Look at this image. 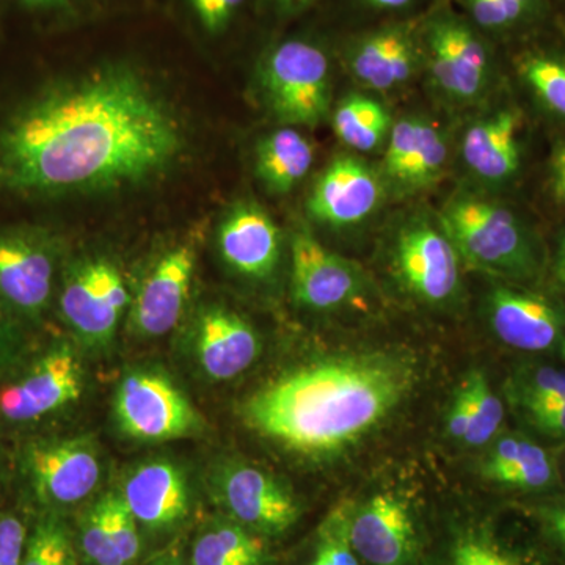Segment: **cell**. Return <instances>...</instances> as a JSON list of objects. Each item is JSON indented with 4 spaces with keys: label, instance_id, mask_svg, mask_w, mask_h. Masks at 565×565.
Returning a JSON list of instances; mask_svg holds the SVG:
<instances>
[{
    "label": "cell",
    "instance_id": "10",
    "mask_svg": "<svg viewBox=\"0 0 565 565\" xmlns=\"http://www.w3.org/2000/svg\"><path fill=\"white\" fill-rule=\"evenodd\" d=\"M490 329L501 343L523 352L556 353L565 360V316L544 296L497 285L486 297Z\"/></svg>",
    "mask_w": 565,
    "mask_h": 565
},
{
    "label": "cell",
    "instance_id": "13",
    "mask_svg": "<svg viewBox=\"0 0 565 565\" xmlns=\"http://www.w3.org/2000/svg\"><path fill=\"white\" fill-rule=\"evenodd\" d=\"M348 539L363 563L407 565L415 550V525L408 505L396 493L382 492L359 508H349Z\"/></svg>",
    "mask_w": 565,
    "mask_h": 565
},
{
    "label": "cell",
    "instance_id": "3",
    "mask_svg": "<svg viewBox=\"0 0 565 565\" xmlns=\"http://www.w3.org/2000/svg\"><path fill=\"white\" fill-rule=\"evenodd\" d=\"M438 218L460 258L475 269L511 281H530L539 274L533 234L504 204L460 191L445 203Z\"/></svg>",
    "mask_w": 565,
    "mask_h": 565
},
{
    "label": "cell",
    "instance_id": "30",
    "mask_svg": "<svg viewBox=\"0 0 565 565\" xmlns=\"http://www.w3.org/2000/svg\"><path fill=\"white\" fill-rule=\"evenodd\" d=\"M463 388L470 397L471 423L463 445L482 448L492 444L504 422V405L482 371L475 370L465 375Z\"/></svg>",
    "mask_w": 565,
    "mask_h": 565
},
{
    "label": "cell",
    "instance_id": "23",
    "mask_svg": "<svg viewBox=\"0 0 565 565\" xmlns=\"http://www.w3.org/2000/svg\"><path fill=\"white\" fill-rule=\"evenodd\" d=\"M122 500L137 522L172 526L188 514V489L180 471L167 462L143 465L126 482Z\"/></svg>",
    "mask_w": 565,
    "mask_h": 565
},
{
    "label": "cell",
    "instance_id": "39",
    "mask_svg": "<svg viewBox=\"0 0 565 565\" xmlns=\"http://www.w3.org/2000/svg\"><path fill=\"white\" fill-rule=\"evenodd\" d=\"M470 397H468L467 390L460 384L455 394V399H452L451 407H449L448 415H446V433H448L452 440L463 445L468 430H470Z\"/></svg>",
    "mask_w": 565,
    "mask_h": 565
},
{
    "label": "cell",
    "instance_id": "38",
    "mask_svg": "<svg viewBox=\"0 0 565 565\" xmlns=\"http://www.w3.org/2000/svg\"><path fill=\"white\" fill-rule=\"evenodd\" d=\"M523 415L539 433L553 438L565 437V397L552 403L523 408Z\"/></svg>",
    "mask_w": 565,
    "mask_h": 565
},
{
    "label": "cell",
    "instance_id": "19",
    "mask_svg": "<svg viewBox=\"0 0 565 565\" xmlns=\"http://www.w3.org/2000/svg\"><path fill=\"white\" fill-rule=\"evenodd\" d=\"M193 266L195 252L188 244L173 248L156 264L134 308V322L140 332L161 337L177 326L188 300Z\"/></svg>",
    "mask_w": 565,
    "mask_h": 565
},
{
    "label": "cell",
    "instance_id": "4",
    "mask_svg": "<svg viewBox=\"0 0 565 565\" xmlns=\"http://www.w3.org/2000/svg\"><path fill=\"white\" fill-rule=\"evenodd\" d=\"M264 99L282 125L316 128L332 115V57L319 41L275 43L259 66Z\"/></svg>",
    "mask_w": 565,
    "mask_h": 565
},
{
    "label": "cell",
    "instance_id": "41",
    "mask_svg": "<svg viewBox=\"0 0 565 565\" xmlns=\"http://www.w3.org/2000/svg\"><path fill=\"white\" fill-rule=\"evenodd\" d=\"M95 0H21L22 6L36 13L74 14Z\"/></svg>",
    "mask_w": 565,
    "mask_h": 565
},
{
    "label": "cell",
    "instance_id": "28",
    "mask_svg": "<svg viewBox=\"0 0 565 565\" xmlns=\"http://www.w3.org/2000/svg\"><path fill=\"white\" fill-rule=\"evenodd\" d=\"M266 546L262 537L241 525L211 527L196 539L192 565H263Z\"/></svg>",
    "mask_w": 565,
    "mask_h": 565
},
{
    "label": "cell",
    "instance_id": "16",
    "mask_svg": "<svg viewBox=\"0 0 565 565\" xmlns=\"http://www.w3.org/2000/svg\"><path fill=\"white\" fill-rule=\"evenodd\" d=\"M82 370L68 349L47 353L20 382L0 394V415L13 423L35 422L79 399Z\"/></svg>",
    "mask_w": 565,
    "mask_h": 565
},
{
    "label": "cell",
    "instance_id": "14",
    "mask_svg": "<svg viewBox=\"0 0 565 565\" xmlns=\"http://www.w3.org/2000/svg\"><path fill=\"white\" fill-rule=\"evenodd\" d=\"M129 302L120 273L106 262L79 267L62 294V311L70 326L84 338L103 341L114 333Z\"/></svg>",
    "mask_w": 565,
    "mask_h": 565
},
{
    "label": "cell",
    "instance_id": "5",
    "mask_svg": "<svg viewBox=\"0 0 565 565\" xmlns=\"http://www.w3.org/2000/svg\"><path fill=\"white\" fill-rule=\"evenodd\" d=\"M424 66L445 99L457 106L481 102L492 79L493 61L482 32L465 14L440 6L424 17Z\"/></svg>",
    "mask_w": 565,
    "mask_h": 565
},
{
    "label": "cell",
    "instance_id": "8",
    "mask_svg": "<svg viewBox=\"0 0 565 565\" xmlns=\"http://www.w3.org/2000/svg\"><path fill=\"white\" fill-rule=\"evenodd\" d=\"M291 262L294 299L310 310L340 311L359 302L367 291L363 270L323 247L308 230L292 234Z\"/></svg>",
    "mask_w": 565,
    "mask_h": 565
},
{
    "label": "cell",
    "instance_id": "12",
    "mask_svg": "<svg viewBox=\"0 0 565 565\" xmlns=\"http://www.w3.org/2000/svg\"><path fill=\"white\" fill-rule=\"evenodd\" d=\"M117 415L125 433L141 440H170L196 424L191 404L166 379L134 374L118 388Z\"/></svg>",
    "mask_w": 565,
    "mask_h": 565
},
{
    "label": "cell",
    "instance_id": "2",
    "mask_svg": "<svg viewBox=\"0 0 565 565\" xmlns=\"http://www.w3.org/2000/svg\"><path fill=\"white\" fill-rule=\"evenodd\" d=\"M415 377L414 362L396 353L337 356L264 386L244 416L256 433L300 455H337L381 426Z\"/></svg>",
    "mask_w": 565,
    "mask_h": 565
},
{
    "label": "cell",
    "instance_id": "46",
    "mask_svg": "<svg viewBox=\"0 0 565 565\" xmlns=\"http://www.w3.org/2000/svg\"><path fill=\"white\" fill-rule=\"evenodd\" d=\"M158 565H184V564L178 563V561H167V563H161Z\"/></svg>",
    "mask_w": 565,
    "mask_h": 565
},
{
    "label": "cell",
    "instance_id": "11",
    "mask_svg": "<svg viewBox=\"0 0 565 565\" xmlns=\"http://www.w3.org/2000/svg\"><path fill=\"white\" fill-rule=\"evenodd\" d=\"M386 196L381 173L355 154L330 161L308 196L315 221L332 228H352L373 217Z\"/></svg>",
    "mask_w": 565,
    "mask_h": 565
},
{
    "label": "cell",
    "instance_id": "1",
    "mask_svg": "<svg viewBox=\"0 0 565 565\" xmlns=\"http://www.w3.org/2000/svg\"><path fill=\"white\" fill-rule=\"evenodd\" d=\"M173 111L129 66L41 93L0 131V188L31 195L140 184L180 158Z\"/></svg>",
    "mask_w": 565,
    "mask_h": 565
},
{
    "label": "cell",
    "instance_id": "20",
    "mask_svg": "<svg viewBox=\"0 0 565 565\" xmlns=\"http://www.w3.org/2000/svg\"><path fill=\"white\" fill-rule=\"evenodd\" d=\"M54 259L50 248L24 233L0 234V297L35 313L51 296Z\"/></svg>",
    "mask_w": 565,
    "mask_h": 565
},
{
    "label": "cell",
    "instance_id": "25",
    "mask_svg": "<svg viewBox=\"0 0 565 565\" xmlns=\"http://www.w3.org/2000/svg\"><path fill=\"white\" fill-rule=\"evenodd\" d=\"M481 473L497 484L541 490L556 481V467L542 446L519 434L503 435L490 444Z\"/></svg>",
    "mask_w": 565,
    "mask_h": 565
},
{
    "label": "cell",
    "instance_id": "31",
    "mask_svg": "<svg viewBox=\"0 0 565 565\" xmlns=\"http://www.w3.org/2000/svg\"><path fill=\"white\" fill-rule=\"evenodd\" d=\"M516 68L539 102L565 118V58L552 52H526L519 58Z\"/></svg>",
    "mask_w": 565,
    "mask_h": 565
},
{
    "label": "cell",
    "instance_id": "33",
    "mask_svg": "<svg viewBox=\"0 0 565 565\" xmlns=\"http://www.w3.org/2000/svg\"><path fill=\"white\" fill-rule=\"evenodd\" d=\"M22 565H77L65 526L55 520L41 522L28 541Z\"/></svg>",
    "mask_w": 565,
    "mask_h": 565
},
{
    "label": "cell",
    "instance_id": "9",
    "mask_svg": "<svg viewBox=\"0 0 565 565\" xmlns=\"http://www.w3.org/2000/svg\"><path fill=\"white\" fill-rule=\"evenodd\" d=\"M449 147L437 125L422 117L393 122L381 173L386 193L412 196L440 181L448 166Z\"/></svg>",
    "mask_w": 565,
    "mask_h": 565
},
{
    "label": "cell",
    "instance_id": "42",
    "mask_svg": "<svg viewBox=\"0 0 565 565\" xmlns=\"http://www.w3.org/2000/svg\"><path fill=\"white\" fill-rule=\"evenodd\" d=\"M550 188L557 202L565 204V141L553 152L550 162Z\"/></svg>",
    "mask_w": 565,
    "mask_h": 565
},
{
    "label": "cell",
    "instance_id": "45",
    "mask_svg": "<svg viewBox=\"0 0 565 565\" xmlns=\"http://www.w3.org/2000/svg\"><path fill=\"white\" fill-rule=\"evenodd\" d=\"M545 522L550 531L565 545V505L545 511Z\"/></svg>",
    "mask_w": 565,
    "mask_h": 565
},
{
    "label": "cell",
    "instance_id": "7",
    "mask_svg": "<svg viewBox=\"0 0 565 565\" xmlns=\"http://www.w3.org/2000/svg\"><path fill=\"white\" fill-rule=\"evenodd\" d=\"M424 17L385 22L349 36L341 58L352 79L379 93L397 90L414 79L424 66Z\"/></svg>",
    "mask_w": 565,
    "mask_h": 565
},
{
    "label": "cell",
    "instance_id": "44",
    "mask_svg": "<svg viewBox=\"0 0 565 565\" xmlns=\"http://www.w3.org/2000/svg\"><path fill=\"white\" fill-rule=\"evenodd\" d=\"M550 273H552L553 285L561 289V291H565V230L557 237Z\"/></svg>",
    "mask_w": 565,
    "mask_h": 565
},
{
    "label": "cell",
    "instance_id": "36",
    "mask_svg": "<svg viewBox=\"0 0 565 565\" xmlns=\"http://www.w3.org/2000/svg\"><path fill=\"white\" fill-rule=\"evenodd\" d=\"M200 28L207 35H223L239 17L247 0H185Z\"/></svg>",
    "mask_w": 565,
    "mask_h": 565
},
{
    "label": "cell",
    "instance_id": "21",
    "mask_svg": "<svg viewBox=\"0 0 565 565\" xmlns=\"http://www.w3.org/2000/svg\"><path fill=\"white\" fill-rule=\"evenodd\" d=\"M218 244L225 262L247 277H269L280 262V230L258 204H237L222 223Z\"/></svg>",
    "mask_w": 565,
    "mask_h": 565
},
{
    "label": "cell",
    "instance_id": "34",
    "mask_svg": "<svg viewBox=\"0 0 565 565\" xmlns=\"http://www.w3.org/2000/svg\"><path fill=\"white\" fill-rule=\"evenodd\" d=\"M349 505H340L319 530L315 555L308 565H362L348 539Z\"/></svg>",
    "mask_w": 565,
    "mask_h": 565
},
{
    "label": "cell",
    "instance_id": "27",
    "mask_svg": "<svg viewBox=\"0 0 565 565\" xmlns=\"http://www.w3.org/2000/svg\"><path fill=\"white\" fill-rule=\"evenodd\" d=\"M393 122L384 104L363 93H349L332 110L334 134L353 151L371 152L384 147Z\"/></svg>",
    "mask_w": 565,
    "mask_h": 565
},
{
    "label": "cell",
    "instance_id": "37",
    "mask_svg": "<svg viewBox=\"0 0 565 565\" xmlns=\"http://www.w3.org/2000/svg\"><path fill=\"white\" fill-rule=\"evenodd\" d=\"M25 526L13 515L0 516V565H22L24 563Z\"/></svg>",
    "mask_w": 565,
    "mask_h": 565
},
{
    "label": "cell",
    "instance_id": "35",
    "mask_svg": "<svg viewBox=\"0 0 565 565\" xmlns=\"http://www.w3.org/2000/svg\"><path fill=\"white\" fill-rule=\"evenodd\" d=\"M449 565H519L489 537L465 533L456 539L449 552Z\"/></svg>",
    "mask_w": 565,
    "mask_h": 565
},
{
    "label": "cell",
    "instance_id": "15",
    "mask_svg": "<svg viewBox=\"0 0 565 565\" xmlns=\"http://www.w3.org/2000/svg\"><path fill=\"white\" fill-rule=\"evenodd\" d=\"M221 494L226 511L252 533H285L299 519V504L274 476L239 465L223 478Z\"/></svg>",
    "mask_w": 565,
    "mask_h": 565
},
{
    "label": "cell",
    "instance_id": "32",
    "mask_svg": "<svg viewBox=\"0 0 565 565\" xmlns=\"http://www.w3.org/2000/svg\"><path fill=\"white\" fill-rule=\"evenodd\" d=\"M512 399L520 408L552 403L565 397V367L531 366L512 381Z\"/></svg>",
    "mask_w": 565,
    "mask_h": 565
},
{
    "label": "cell",
    "instance_id": "40",
    "mask_svg": "<svg viewBox=\"0 0 565 565\" xmlns=\"http://www.w3.org/2000/svg\"><path fill=\"white\" fill-rule=\"evenodd\" d=\"M321 0H258V9L277 21H288L313 9Z\"/></svg>",
    "mask_w": 565,
    "mask_h": 565
},
{
    "label": "cell",
    "instance_id": "26",
    "mask_svg": "<svg viewBox=\"0 0 565 565\" xmlns=\"http://www.w3.org/2000/svg\"><path fill=\"white\" fill-rule=\"evenodd\" d=\"M255 162L256 174L267 191L282 195L294 191L310 173L315 148L302 134L286 126L259 141Z\"/></svg>",
    "mask_w": 565,
    "mask_h": 565
},
{
    "label": "cell",
    "instance_id": "18",
    "mask_svg": "<svg viewBox=\"0 0 565 565\" xmlns=\"http://www.w3.org/2000/svg\"><path fill=\"white\" fill-rule=\"evenodd\" d=\"M29 470L40 498L63 505L87 498L102 475L95 451L79 440L33 446Z\"/></svg>",
    "mask_w": 565,
    "mask_h": 565
},
{
    "label": "cell",
    "instance_id": "29",
    "mask_svg": "<svg viewBox=\"0 0 565 565\" xmlns=\"http://www.w3.org/2000/svg\"><path fill=\"white\" fill-rule=\"evenodd\" d=\"M462 3L465 17L481 32L515 31L546 13V0H462Z\"/></svg>",
    "mask_w": 565,
    "mask_h": 565
},
{
    "label": "cell",
    "instance_id": "17",
    "mask_svg": "<svg viewBox=\"0 0 565 565\" xmlns=\"http://www.w3.org/2000/svg\"><path fill=\"white\" fill-rule=\"evenodd\" d=\"M522 114L515 107H498L476 118L460 140V158L479 184L504 185L522 166Z\"/></svg>",
    "mask_w": 565,
    "mask_h": 565
},
{
    "label": "cell",
    "instance_id": "43",
    "mask_svg": "<svg viewBox=\"0 0 565 565\" xmlns=\"http://www.w3.org/2000/svg\"><path fill=\"white\" fill-rule=\"evenodd\" d=\"M362 10L371 13H397L414 7L418 0H353Z\"/></svg>",
    "mask_w": 565,
    "mask_h": 565
},
{
    "label": "cell",
    "instance_id": "22",
    "mask_svg": "<svg viewBox=\"0 0 565 565\" xmlns=\"http://www.w3.org/2000/svg\"><path fill=\"white\" fill-rule=\"evenodd\" d=\"M200 362L215 381H230L252 366L259 353L258 334L232 311L214 308L199 326Z\"/></svg>",
    "mask_w": 565,
    "mask_h": 565
},
{
    "label": "cell",
    "instance_id": "6",
    "mask_svg": "<svg viewBox=\"0 0 565 565\" xmlns=\"http://www.w3.org/2000/svg\"><path fill=\"white\" fill-rule=\"evenodd\" d=\"M460 259L438 215L415 212L394 230L390 245L394 278L408 296L427 307H452L459 300Z\"/></svg>",
    "mask_w": 565,
    "mask_h": 565
},
{
    "label": "cell",
    "instance_id": "24",
    "mask_svg": "<svg viewBox=\"0 0 565 565\" xmlns=\"http://www.w3.org/2000/svg\"><path fill=\"white\" fill-rule=\"evenodd\" d=\"M81 544L95 565H129L140 552L137 520L122 497L109 493L82 523Z\"/></svg>",
    "mask_w": 565,
    "mask_h": 565
}]
</instances>
